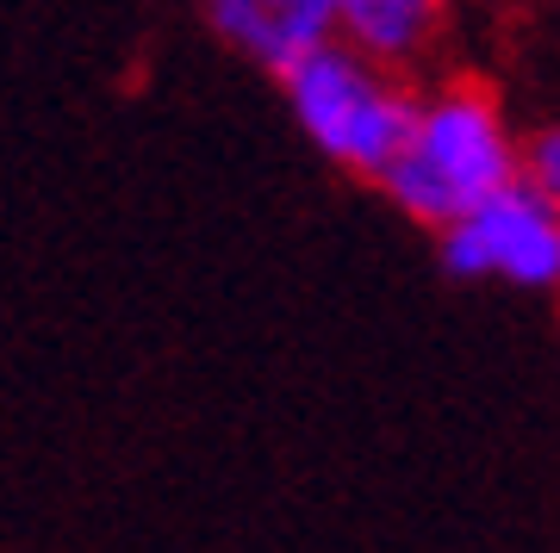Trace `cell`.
I'll list each match as a JSON object with an SVG mask.
<instances>
[{
    "label": "cell",
    "instance_id": "obj_5",
    "mask_svg": "<svg viewBox=\"0 0 560 553\" xmlns=\"http://www.w3.org/2000/svg\"><path fill=\"white\" fill-rule=\"evenodd\" d=\"M523 180L560 212V125H548V131L523 143Z\"/></svg>",
    "mask_w": 560,
    "mask_h": 553
},
{
    "label": "cell",
    "instance_id": "obj_4",
    "mask_svg": "<svg viewBox=\"0 0 560 553\" xmlns=\"http://www.w3.org/2000/svg\"><path fill=\"white\" fill-rule=\"evenodd\" d=\"M436 32L442 0H337V13H330V38L349 44L374 69H393V75L405 62L430 57Z\"/></svg>",
    "mask_w": 560,
    "mask_h": 553
},
{
    "label": "cell",
    "instance_id": "obj_1",
    "mask_svg": "<svg viewBox=\"0 0 560 553\" xmlns=\"http://www.w3.org/2000/svg\"><path fill=\"white\" fill-rule=\"evenodd\" d=\"M517 175H523V143L504 119L499 94L480 87V81H448V87H436L411 106V131H405L399 156L374 180L411 224L442 231L448 217L511 187Z\"/></svg>",
    "mask_w": 560,
    "mask_h": 553
},
{
    "label": "cell",
    "instance_id": "obj_3",
    "mask_svg": "<svg viewBox=\"0 0 560 553\" xmlns=\"http://www.w3.org/2000/svg\"><path fill=\"white\" fill-rule=\"evenodd\" d=\"M436 256L455 280H504L517 293H560V212L511 180L436 231Z\"/></svg>",
    "mask_w": 560,
    "mask_h": 553
},
{
    "label": "cell",
    "instance_id": "obj_6",
    "mask_svg": "<svg viewBox=\"0 0 560 553\" xmlns=\"http://www.w3.org/2000/svg\"><path fill=\"white\" fill-rule=\"evenodd\" d=\"M312 7H318L324 20H330V13H337V0H312Z\"/></svg>",
    "mask_w": 560,
    "mask_h": 553
},
{
    "label": "cell",
    "instance_id": "obj_2",
    "mask_svg": "<svg viewBox=\"0 0 560 553\" xmlns=\"http://www.w3.org/2000/svg\"><path fill=\"white\" fill-rule=\"evenodd\" d=\"M280 94H287V113L300 125V138H312V150L324 162L368 180L399 156L405 131H411V106H418V94L393 69H374L337 38L312 44L305 57L287 62Z\"/></svg>",
    "mask_w": 560,
    "mask_h": 553
}]
</instances>
